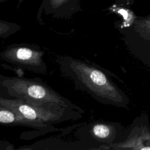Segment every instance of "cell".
<instances>
[{
  "mask_svg": "<svg viewBox=\"0 0 150 150\" xmlns=\"http://www.w3.org/2000/svg\"><path fill=\"white\" fill-rule=\"evenodd\" d=\"M0 96L17 98L36 106L65 107L83 112L80 107L36 77L8 76L0 73Z\"/></svg>",
  "mask_w": 150,
  "mask_h": 150,
  "instance_id": "obj_1",
  "label": "cell"
},
{
  "mask_svg": "<svg viewBox=\"0 0 150 150\" xmlns=\"http://www.w3.org/2000/svg\"><path fill=\"white\" fill-rule=\"evenodd\" d=\"M0 104L32 122L48 126L77 120L82 117L81 113L75 110L65 107L36 106L17 98L0 96Z\"/></svg>",
  "mask_w": 150,
  "mask_h": 150,
  "instance_id": "obj_2",
  "label": "cell"
},
{
  "mask_svg": "<svg viewBox=\"0 0 150 150\" xmlns=\"http://www.w3.org/2000/svg\"><path fill=\"white\" fill-rule=\"evenodd\" d=\"M45 52L37 45L13 43L6 46L0 52V58L4 62L27 70L44 74L47 65L43 59Z\"/></svg>",
  "mask_w": 150,
  "mask_h": 150,
  "instance_id": "obj_3",
  "label": "cell"
},
{
  "mask_svg": "<svg viewBox=\"0 0 150 150\" xmlns=\"http://www.w3.org/2000/svg\"><path fill=\"white\" fill-rule=\"evenodd\" d=\"M78 0H43L38 11L37 19L40 23L42 12L57 18H69L79 10Z\"/></svg>",
  "mask_w": 150,
  "mask_h": 150,
  "instance_id": "obj_4",
  "label": "cell"
},
{
  "mask_svg": "<svg viewBox=\"0 0 150 150\" xmlns=\"http://www.w3.org/2000/svg\"><path fill=\"white\" fill-rule=\"evenodd\" d=\"M0 124L11 126H21L35 128L36 129L53 131L59 130L53 126H48L32 122L12 110L0 104Z\"/></svg>",
  "mask_w": 150,
  "mask_h": 150,
  "instance_id": "obj_5",
  "label": "cell"
},
{
  "mask_svg": "<svg viewBox=\"0 0 150 150\" xmlns=\"http://www.w3.org/2000/svg\"><path fill=\"white\" fill-rule=\"evenodd\" d=\"M81 141H64L59 140L56 138H46L38 141L31 145L19 147L18 149H83L81 147Z\"/></svg>",
  "mask_w": 150,
  "mask_h": 150,
  "instance_id": "obj_6",
  "label": "cell"
},
{
  "mask_svg": "<svg viewBox=\"0 0 150 150\" xmlns=\"http://www.w3.org/2000/svg\"><path fill=\"white\" fill-rule=\"evenodd\" d=\"M88 132L91 134L93 137L98 139H104L109 136L110 133V128L105 125L96 124L91 127Z\"/></svg>",
  "mask_w": 150,
  "mask_h": 150,
  "instance_id": "obj_7",
  "label": "cell"
},
{
  "mask_svg": "<svg viewBox=\"0 0 150 150\" xmlns=\"http://www.w3.org/2000/svg\"><path fill=\"white\" fill-rule=\"evenodd\" d=\"M8 1V0H0V3H2V2H5V1ZM23 1L24 0H18V7L19 6V5L23 2Z\"/></svg>",
  "mask_w": 150,
  "mask_h": 150,
  "instance_id": "obj_8",
  "label": "cell"
}]
</instances>
